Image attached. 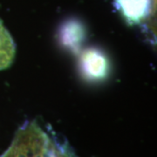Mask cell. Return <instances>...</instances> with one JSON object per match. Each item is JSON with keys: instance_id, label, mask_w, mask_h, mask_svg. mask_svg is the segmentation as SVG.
Wrapping results in <instances>:
<instances>
[{"instance_id": "cell-1", "label": "cell", "mask_w": 157, "mask_h": 157, "mask_svg": "<svg viewBox=\"0 0 157 157\" xmlns=\"http://www.w3.org/2000/svg\"><path fill=\"white\" fill-rule=\"evenodd\" d=\"M0 157H77L67 141L36 121L25 122Z\"/></svg>"}, {"instance_id": "cell-2", "label": "cell", "mask_w": 157, "mask_h": 157, "mask_svg": "<svg viewBox=\"0 0 157 157\" xmlns=\"http://www.w3.org/2000/svg\"><path fill=\"white\" fill-rule=\"evenodd\" d=\"M16 55V45L11 35L0 20V71L11 67Z\"/></svg>"}, {"instance_id": "cell-3", "label": "cell", "mask_w": 157, "mask_h": 157, "mask_svg": "<svg viewBox=\"0 0 157 157\" xmlns=\"http://www.w3.org/2000/svg\"><path fill=\"white\" fill-rule=\"evenodd\" d=\"M82 67L90 77L99 78L107 73V61L103 55L96 51H87L82 57Z\"/></svg>"}]
</instances>
